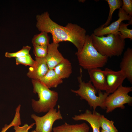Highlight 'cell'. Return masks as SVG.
<instances>
[{"instance_id":"obj_24","label":"cell","mask_w":132,"mask_h":132,"mask_svg":"<svg viewBox=\"0 0 132 132\" xmlns=\"http://www.w3.org/2000/svg\"><path fill=\"white\" fill-rule=\"evenodd\" d=\"M33 52L36 57H45L48 52V46L34 45Z\"/></svg>"},{"instance_id":"obj_19","label":"cell","mask_w":132,"mask_h":132,"mask_svg":"<svg viewBox=\"0 0 132 132\" xmlns=\"http://www.w3.org/2000/svg\"><path fill=\"white\" fill-rule=\"evenodd\" d=\"M49 38L48 33L41 32L40 33L34 35L32 40L33 45L48 46L49 44Z\"/></svg>"},{"instance_id":"obj_28","label":"cell","mask_w":132,"mask_h":132,"mask_svg":"<svg viewBox=\"0 0 132 132\" xmlns=\"http://www.w3.org/2000/svg\"><path fill=\"white\" fill-rule=\"evenodd\" d=\"M101 132H110L108 131H105L102 129L100 131Z\"/></svg>"},{"instance_id":"obj_2","label":"cell","mask_w":132,"mask_h":132,"mask_svg":"<svg viewBox=\"0 0 132 132\" xmlns=\"http://www.w3.org/2000/svg\"><path fill=\"white\" fill-rule=\"evenodd\" d=\"M33 92L37 93L39 98L37 100L32 99V107L34 112L38 113L47 112L54 108L58 98L57 92L51 90L38 79H32Z\"/></svg>"},{"instance_id":"obj_1","label":"cell","mask_w":132,"mask_h":132,"mask_svg":"<svg viewBox=\"0 0 132 132\" xmlns=\"http://www.w3.org/2000/svg\"><path fill=\"white\" fill-rule=\"evenodd\" d=\"M36 26L38 30L50 33L53 42L59 44L67 41L72 43L77 48V52L82 48L87 35L86 30L77 24L68 23L65 26L60 25L51 19L46 11L36 16Z\"/></svg>"},{"instance_id":"obj_18","label":"cell","mask_w":132,"mask_h":132,"mask_svg":"<svg viewBox=\"0 0 132 132\" xmlns=\"http://www.w3.org/2000/svg\"><path fill=\"white\" fill-rule=\"evenodd\" d=\"M109 5V12L107 20L106 22L101 25L99 27L103 28L108 26L112 19L113 14L116 9L121 8L122 5V2L121 0H105Z\"/></svg>"},{"instance_id":"obj_8","label":"cell","mask_w":132,"mask_h":132,"mask_svg":"<svg viewBox=\"0 0 132 132\" xmlns=\"http://www.w3.org/2000/svg\"><path fill=\"white\" fill-rule=\"evenodd\" d=\"M118 19L110 24L105 27L101 28L99 27L94 31L93 33L98 36H104L112 34L121 35L119 31L120 25L122 21L132 19V17L128 14L121 8L119 9Z\"/></svg>"},{"instance_id":"obj_5","label":"cell","mask_w":132,"mask_h":132,"mask_svg":"<svg viewBox=\"0 0 132 132\" xmlns=\"http://www.w3.org/2000/svg\"><path fill=\"white\" fill-rule=\"evenodd\" d=\"M80 75L77 77L79 89L77 90H71V92L79 96L82 99L86 100L93 110H96L98 107L106 109L104 103L105 99L109 95L106 92L98 91L90 81L85 82L82 80V70L80 69Z\"/></svg>"},{"instance_id":"obj_27","label":"cell","mask_w":132,"mask_h":132,"mask_svg":"<svg viewBox=\"0 0 132 132\" xmlns=\"http://www.w3.org/2000/svg\"><path fill=\"white\" fill-rule=\"evenodd\" d=\"M35 124L34 123L30 125L25 124L22 126H20V125L14 126L13 128L15 130L14 132H28L29 130L32 128Z\"/></svg>"},{"instance_id":"obj_25","label":"cell","mask_w":132,"mask_h":132,"mask_svg":"<svg viewBox=\"0 0 132 132\" xmlns=\"http://www.w3.org/2000/svg\"><path fill=\"white\" fill-rule=\"evenodd\" d=\"M21 124L20 116L18 114H15L13 120L9 124H5L0 132H6L10 128L15 126L20 125Z\"/></svg>"},{"instance_id":"obj_30","label":"cell","mask_w":132,"mask_h":132,"mask_svg":"<svg viewBox=\"0 0 132 132\" xmlns=\"http://www.w3.org/2000/svg\"></svg>"},{"instance_id":"obj_17","label":"cell","mask_w":132,"mask_h":132,"mask_svg":"<svg viewBox=\"0 0 132 132\" xmlns=\"http://www.w3.org/2000/svg\"><path fill=\"white\" fill-rule=\"evenodd\" d=\"M53 69L62 79L68 78L72 72L71 63L68 59L65 58L56 65Z\"/></svg>"},{"instance_id":"obj_13","label":"cell","mask_w":132,"mask_h":132,"mask_svg":"<svg viewBox=\"0 0 132 132\" xmlns=\"http://www.w3.org/2000/svg\"><path fill=\"white\" fill-rule=\"evenodd\" d=\"M59 46V44L53 42L48 46L47 53L45 58L49 69H53L65 58L58 50Z\"/></svg>"},{"instance_id":"obj_15","label":"cell","mask_w":132,"mask_h":132,"mask_svg":"<svg viewBox=\"0 0 132 132\" xmlns=\"http://www.w3.org/2000/svg\"><path fill=\"white\" fill-rule=\"evenodd\" d=\"M89 127L85 122L69 124L65 123L53 128V132H89Z\"/></svg>"},{"instance_id":"obj_10","label":"cell","mask_w":132,"mask_h":132,"mask_svg":"<svg viewBox=\"0 0 132 132\" xmlns=\"http://www.w3.org/2000/svg\"><path fill=\"white\" fill-rule=\"evenodd\" d=\"M100 114L96 110L92 112L89 110H87L85 112L79 115H75L72 117L76 121L84 120L90 124L92 128L93 132H101L99 118Z\"/></svg>"},{"instance_id":"obj_12","label":"cell","mask_w":132,"mask_h":132,"mask_svg":"<svg viewBox=\"0 0 132 132\" xmlns=\"http://www.w3.org/2000/svg\"><path fill=\"white\" fill-rule=\"evenodd\" d=\"M35 63L29 68L27 76L32 79L39 80L47 72L49 69L45 58H35Z\"/></svg>"},{"instance_id":"obj_29","label":"cell","mask_w":132,"mask_h":132,"mask_svg":"<svg viewBox=\"0 0 132 132\" xmlns=\"http://www.w3.org/2000/svg\"><path fill=\"white\" fill-rule=\"evenodd\" d=\"M31 132H36L35 130L32 131Z\"/></svg>"},{"instance_id":"obj_3","label":"cell","mask_w":132,"mask_h":132,"mask_svg":"<svg viewBox=\"0 0 132 132\" xmlns=\"http://www.w3.org/2000/svg\"><path fill=\"white\" fill-rule=\"evenodd\" d=\"M79 65L88 70L104 66L108 57L100 53L92 44L91 35H87L84 44L79 52L76 53Z\"/></svg>"},{"instance_id":"obj_26","label":"cell","mask_w":132,"mask_h":132,"mask_svg":"<svg viewBox=\"0 0 132 132\" xmlns=\"http://www.w3.org/2000/svg\"><path fill=\"white\" fill-rule=\"evenodd\" d=\"M122 5L121 8L128 15L132 16V0H122Z\"/></svg>"},{"instance_id":"obj_14","label":"cell","mask_w":132,"mask_h":132,"mask_svg":"<svg viewBox=\"0 0 132 132\" xmlns=\"http://www.w3.org/2000/svg\"><path fill=\"white\" fill-rule=\"evenodd\" d=\"M120 70L125 75L129 82L132 83V49L128 47L124 52L120 63Z\"/></svg>"},{"instance_id":"obj_11","label":"cell","mask_w":132,"mask_h":132,"mask_svg":"<svg viewBox=\"0 0 132 132\" xmlns=\"http://www.w3.org/2000/svg\"><path fill=\"white\" fill-rule=\"evenodd\" d=\"M90 81L98 91H104L107 89L106 73L105 70L96 68L88 70Z\"/></svg>"},{"instance_id":"obj_9","label":"cell","mask_w":132,"mask_h":132,"mask_svg":"<svg viewBox=\"0 0 132 132\" xmlns=\"http://www.w3.org/2000/svg\"><path fill=\"white\" fill-rule=\"evenodd\" d=\"M104 70L106 73L107 84L105 92L109 94L113 93L122 85L126 77L125 74L120 70L115 71L106 68Z\"/></svg>"},{"instance_id":"obj_22","label":"cell","mask_w":132,"mask_h":132,"mask_svg":"<svg viewBox=\"0 0 132 132\" xmlns=\"http://www.w3.org/2000/svg\"><path fill=\"white\" fill-rule=\"evenodd\" d=\"M31 49V47L29 46H23L21 49L17 52L12 53L6 52L5 56L8 58L22 57L29 54Z\"/></svg>"},{"instance_id":"obj_6","label":"cell","mask_w":132,"mask_h":132,"mask_svg":"<svg viewBox=\"0 0 132 132\" xmlns=\"http://www.w3.org/2000/svg\"><path fill=\"white\" fill-rule=\"evenodd\" d=\"M132 91V87H124L122 85L108 95L104 103L106 112L109 113L118 108L123 109L125 108L124 105L126 104L131 105L132 97L128 93Z\"/></svg>"},{"instance_id":"obj_21","label":"cell","mask_w":132,"mask_h":132,"mask_svg":"<svg viewBox=\"0 0 132 132\" xmlns=\"http://www.w3.org/2000/svg\"><path fill=\"white\" fill-rule=\"evenodd\" d=\"M130 25L129 23L125 24L122 22L120 25L119 31L121 34V38L123 40L127 38L132 40V30L127 28V26Z\"/></svg>"},{"instance_id":"obj_20","label":"cell","mask_w":132,"mask_h":132,"mask_svg":"<svg viewBox=\"0 0 132 132\" xmlns=\"http://www.w3.org/2000/svg\"><path fill=\"white\" fill-rule=\"evenodd\" d=\"M99 122L102 130L110 132H118V130L114 125V121L108 120L104 115H100Z\"/></svg>"},{"instance_id":"obj_16","label":"cell","mask_w":132,"mask_h":132,"mask_svg":"<svg viewBox=\"0 0 132 132\" xmlns=\"http://www.w3.org/2000/svg\"><path fill=\"white\" fill-rule=\"evenodd\" d=\"M48 88H56L63 82V80L56 74L53 69H49L46 74L39 80Z\"/></svg>"},{"instance_id":"obj_4","label":"cell","mask_w":132,"mask_h":132,"mask_svg":"<svg viewBox=\"0 0 132 132\" xmlns=\"http://www.w3.org/2000/svg\"><path fill=\"white\" fill-rule=\"evenodd\" d=\"M91 35L93 45L101 55L108 57L122 55L125 43L121 35L110 34L106 36H98L93 33Z\"/></svg>"},{"instance_id":"obj_23","label":"cell","mask_w":132,"mask_h":132,"mask_svg":"<svg viewBox=\"0 0 132 132\" xmlns=\"http://www.w3.org/2000/svg\"><path fill=\"white\" fill-rule=\"evenodd\" d=\"M16 63L17 65L22 64L26 66H33L35 64V60L32 58L31 55L28 54L24 56L16 58Z\"/></svg>"},{"instance_id":"obj_7","label":"cell","mask_w":132,"mask_h":132,"mask_svg":"<svg viewBox=\"0 0 132 132\" xmlns=\"http://www.w3.org/2000/svg\"><path fill=\"white\" fill-rule=\"evenodd\" d=\"M31 117L35 121V130L36 132H52L54 122L63 119L59 109L57 110L54 108L49 110L43 116L40 117L33 114Z\"/></svg>"}]
</instances>
